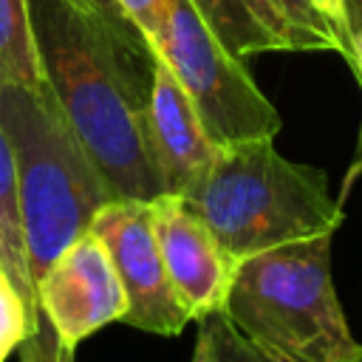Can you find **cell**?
Returning <instances> with one entry per match:
<instances>
[{
	"label": "cell",
	"mask_w": 362,
	"mask_h": 362,
	"mask_svg": "<svg viewBox=\"0 0 362 362\" xmlns=\"http://www.w3.org/2000/svg\"><path fill=\"white\" fill-rule=\"evenodd\" d=\"M28 11L42 79L113 198L161 195L144 119L150 45L68 0H28Z\"/></svg>",
	"instance_id": "obj_1"
},
{
	"label": "cell",
	"mask_w": 362,
	"mask_h": 362,
	"mask_svg": "<svg viewBox=\"0 0 362 362\" xmlns=\"http://www.w3.org/2000/svg\"><path fill=\"white\" fill-rule=\"evenodd\" d=\"M184 201L238 263L286 243L334 235L345 218L325 173L286 158L274 139L218 147Z\"/></svg>",
	"instance_id": "obj_2"
},
{
	"label": "cell",
	"mask_w": 362,
	"mask_h": 362,
	"mask_svg": "<svg viewBox=\"0 0 362 362\" xmlns=\"http://www.w3.org/2000/svg\"><path fill=\"white\" fill-rule=\"evenodd\" d=\"M0 124L14 153L28 272L37 286L62 249L88 232L113 192L45 79L40 85L0 82Z\"/></svg>",
	"instance_id": "obj_3"
},
{
	"label": "cell",
	"mask_w": 362,
	"mask_h": 362,
	"mask_svg": "<svg viewBox=\"0 0 362 362\" xmlns=\"http://www.w3.org/2000/svg\"><path fill=\"white\" fill-rule=\"evenodd\" d=\"M331 240L320 235L240 260L223 317L283 362H354L362 342L334 288Z\"/></svg>",
	"instance_id": "obj_4"
},
{
	"label": "cell",
	"mask_w": 362,
	"mask_h": 362,
	"mask_svg": "<svg viewBox=\"0 0 362 362\" xmlns=\"http://www.w3.org/2000/svg\"><path fill=\"white\" fill-rule=\"evenodd\" d=\"M153 54L181 82L215 147L280 133L283 119L277 107L189 0H167Z\"/></svg>",
	"instance_id": "obj_5"
},
{
	"label": "cell",
	"mask_w": 362,
	"mask_h": 362,
	"mask_svg": "<svg viewBox=\"0 0 362 362\" xmlns=\"http://www.w3.org/2000/svg\"><path fill=\"white\" fill-rule=\"evenodd\" d=\"M107 249L113 269L122 280L127 311L124 325L175 337L181 334L192 317L181 305L167 277L161 249L153 229V209L150 201L141 198H110L88 226Z\"/></svg>",
	"instance_id": "obj_6"
},
{
	"label": "cell",
	"mask_w": 362,
	"mask_h": 362,
	"mask_svg": "<svg viewBox=\"0 0 362 362\" xmlns=\"http://www.w3.org/2000/svg\"><path fill=\"white\" fill-rule=\"evenodd\" d=\"M37 303L57 337L76 348L110 322H122L127 297L105 243L88 229L37 280Z\"/></svg>",
	"instance_id": "obj_7"
},
{
	"label": "cell",
	"mask_w": 362,
	"mask_h": 362,
	"mask_svg": "<svg viewBox=\"0 0 362 362\" xmlns=\"http://www.w3.org/2000/svg\"><path fill=\"white\" fill-rule=\"evenodd\" d=\"M150 209L167 277L192 322L223 314L238 260L226 255L181 195L161 192L150 201Z\"/></svg>",
	"instance_id": "obj_8"
},
{
	"label": "cell",
	"mask_w": 362,
	"mask_h": 362,
	"mask_svg": "<svg viewBox=\"0 0 362 362\" xmlns=\"http://www.w3.org/2000/svg\"><path fill=\"white\" fill-rule=\"evenodd\" d=\"M144 119L147 144L161 189L187 198L209 170L218 147L206 136L192 99L158 57L153 65Z\"/></svg>",
	"instance_id": "obj_9"
},
{
	"label": "cell",
	"mask_w": 362,
	"mask_h": 362,
	"mask_svg": "<svg viewBox=\"0 0 362 362\" xmlns=\"http://www.w3.org/2000/svg\"><path fill=\"white\" fill-rule=\"evenodd\" d=\"M215 37L238 57L294 51L283 25L260 0H189Z\"/></svg>",
	"instance_id": "obj_10"
},
{
	"label": "cell",
	"mask_w": 362,
	"mask_h": 362,
	"mask_svg": "<svg viewBox=\"0 0 362 362\" xmlns=\"http://www.w3.org/2000/svg\"><path fill=\"white\" fill-rule=\"evenodd\" d=\"M0 82H42L28 0H0Z\"/></svg>",
	"instance_id": "obj_11"
},
{
	"label": "cell",
	"mask_w": 362,
	"mask_h": 362,
	"mask_svg": "<svg viewBox=\"0 0 362 362\" xmlns=\"http://www.w3.org/2000/svg\"><path fill=\"white\" fill-rule=\"evenodd\" d=\"M260 3L283 25L294 51H331L345 59L342 42L337 40V34L314 8L311 0H260Z\"/></svg>",
	"instance_id": "obj_12"
},
{
	"label": "cell",
	"mask_w": 362,
	"mask_h": 362,
	"mask_svg": "<svg viewBox=\"0 0 362 362\" xmlns=\"http://www.w3.org/2000/svg\"><path fill=\"white\" fill-rule=\"evenodd\" d=\"M31 331V311L14 283L0 272V362H6Z\"/></svg>",
	"instance_id": "obj_13"
},
{
	"label": "cell",
	"mask_w": 362,
	"mask_h": 362,
	"mask_svg": "<svg viewBox=\"0 0 362 362\" xmlns=\"http://www.w3.org/2000/svg\"><path fill=\"white\" fill-rule=\"evenodd\" d=\"M204 325L209 328V334H212V339H215L218 362H283V359H277V356H269V354L260 351L257 345H252L223 314L206 317Z\"/></svg>",
	"instance_id": "obj_14"
},
{
	"label": "cell",
	"mask_w": 362,
	"mask_h": 362,
	"mask_svg": "<svg viewBox=\"0 0 362 362\" xmlns=\"http://www.w3.org/2000/svg\"><path fill=\"white\" fill-rule=\"evenodd\" d=\"M119 8L124 11V17L133 23V28L141 34V40L150 45V51L158 42L161 25H164V11H167V0H116Z\"/></svg>",
	"instance_id": "obj_15"
},
{
	"label": "cell",
	"mask_w": 362,
	"mask_h": 362,
	"mask_svg": "<svg viewBox=\"0 0 362 362\" xmlns=\"http://www.w3.org/2000/svg\"><path fill=\"white\" fill-rule=\"evenodd\" d=\"M68 3L76 6V8H82L85 14H90V17H96V20H102V23H107V25L119 28V31L139 34V31L133 28V23L124 17V11L119 8L116 0H68ZM139 37H141V34H139Z\"/></svg>",
	"instance_id": "obj_16"
},
{
	"label": "cell",
	"mask_w": 362,
	"mask_h": 362,
	"mask_svg": "<svg viewBox=\"0 0 362 362\" xmlns=\"http://www.w3.org/2000/svg\"><path fill=\"white\" fill-rule=\"evenodd\" d=\"M314 8L322 14V20L331 25V31L337 34V40L342 42L345 48V62H348V45H351V28H348V20H345V6L342 0H311Z\"/></svg>",
	"instance_id": "obj_17"
},
{
	"label": "cell",
	"mask_w": 362,
	"mask_h": 362,
	"mask_svg": "<svg viewBox=\"0 0 362 362\" xmlns=\"http://www.w3.org/2000/svg\"><path fill=\"white\" fill-rule=\"evenodd\" d=\"M189 362H218V351H215V339L209 334V328L204 322H198V337H195V348Z\"/></svg>",
	"instance_id": "obj_18"
},
{
	"label": "cell",
	"mask_w": 362,
	"mask_h": 362,
	"mask_svg": "<svg viewBox=\"0 0 362 362\" xmlns=\"http://www.w3.org/2000/svg\"><path fill=\"white\" fill-rule=\"evenodd\" d=\"M348 65L356 74L359 85H362V28L351 34V45H348Z\"/></svg>",
	"instance_id": "obj_19"
},
{
	"label": "cell",
	"mask_w": 362,
	"mask_h": 362,
	"mask_svg": "<svg viewBox=\"0 0 362 362\" xmlns=\"http://www.w3.org/2000/svg\"><path fill=\"white\" fill-rule=\"evenodd\" d=\"M362 175V130H359V144H356V156H354V164L348 167V173H345V181H342V195L354 187V181Z\"/></svg>",
	"instance_id": "obj_20"
},
{
	"label": "cell",
	"mask_w": 362,
	"mask_h": 362,
	"mask_svg": "<svg viewBox=\"0 0 362 362\" xmlns=\"http://www.w3.org/2000/svg\"><path fill=\"white\" fill-rule=\"evenodd\" d=\"M345 6V20H348V28L351 34L362 28V0H342Z\"/></svg>",
	"instance_id": "obj_21"
},
{
	"label": "cell",
	"mask_w": 362,
	"mask_h": 362,
	"mask_svg": "<svg viewBox=\"0 0 362 362\" xmlns=\"http://www.w3.org/2000/svg\"><path fill=\"white\" fill-rule=\"evenodd\" d=\"M354 362H362V354H359V356H356V359H354Z\"/></svg>",
	"instance_id": "obj_22"
}]
</instances>
